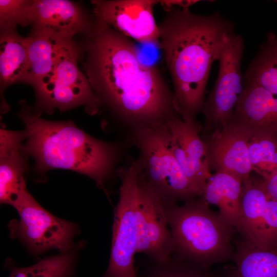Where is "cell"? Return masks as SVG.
Here are the masks:
<instances>
[{
	"instance_id": "cell-1",
	"label": "cell",
	"mask_w": 277,
	"mask_h": 277,
	"mask_svg": "<svg viewBox=\"0 0 277 277\" xmlns=\"http://www.w3.org/2000/svg\"><path fill=\"white\" fill-rule=\"evenodd\" d=\"M95 19L80 44V61L102 105L130 133L180 117L173 92L159 70L140 61L129 38Z\"/></svg>"
},
{
	"instance_id": "cell-2",
	"label": "cell",
	"mask_w": 277,
	"mask_h": 277,
	"mask_svg": "<svg viewBox=\"0 0 277 277\" xmlns=\"http://www.w3.org/2000/svg\"><path fill=\"white\" fill-rule=\"evenodd\" d=\"M167 12L158 25L159 44L172 79L174 106L183 121L196 122L211 66L235 26L218 11L202 15L171 8Z\"/></svg>"
},
{
	"instance_id": "cell-3",
	"label": "cell",
	"mask_w": 277,
	"mask_h": 277,
	"mask_svg": "<svg viewBox=\"0 0 277 277\" xmlns=\"http://www.w3.org/2000/svg\"><path fill=\"white\" fill-rule=\"evenodd\" d=\"M18 116L25 125L23 148L35 160V168L44 173L64 169L86 175L108 194L104 186L123 150L122 145L94 138L71 121H51L39 117L21 101Z\"/></svg>"
},
{
	"instance_id": "cell-4",
	"label": "cell",
	"mask_w": 277,
	"mask_h": 277,
	"mask_svg": "<svg viewBox=\"0 0 277 277\" xmlns=\"http://www.w3.org/2000/svg\"><path fill=\"white\" fill-rule=\"evenodd\" d=\"M171 231L172 255L204 267L233 259L236 229L200 196L184 205L165 206Z\"/></svg>"
},
{
	"instance_id": "cell-5",
	"label": "cell",
	"mask_w": 277,
	"mask_h": 277,
	"mask_svg": "<svg viewBox=\"0 0 277 277\" xmlns=\"http://www.w3.org/2000/svg\"><path fill=\"white\" fill-rule=\"evenodd\" d=\"M167 124L129 133L128 140L139 152L140 174L165 206L201 195L183 173L169 145Z\"/></svg>"
},
{
	"instance_id": "cell-6",
	"label": "cell",
	"mask_w": 277,
	"mask_h": 277,
	"mask_svg": "<svg viewBox=\"0 0 277 277\" xmlns=\"http://www.w3.org/2000/svg\"><path fill=\"white\" fill-rule=\"evenodd\" d=\"M80 44L72 41L62 51L52 70L33 88L36 110L51 114L84 106L87 113L96 114L102 106L86 75L80 69Z\"/></svg>"
},
{
	"instance_id": "cell-7",
	"label": "cell",
	"mask_w": 277,
	"mask_h": 277,
	"mask_svg": "<svg viewBox=\"0 0 277 277\" xmlns=\"http://www.w3.org/2000/svg\"><path fill=\"white\" fill-rule=\"evenodd\" d=\"M141 168L138 159H131L120 168V196L113 225L112 240L109 263L102 277H138L134 266L136 253V223L138 185Z\"/></svg>"
},
{
	"instance_id": "cell-8",
	"label": "cell",
	"mask_w": 277,
	"mask_h": 277,
	"mask_svg": "<svg viewBox=\"0 0 277 277\" xmlns=\"http://www.w3.org/2000/svg\"><path fill=\"white\" fill-rule=\"evenodd\" d=\"M19 221L9 225L13 237L18 238L35 253L56 249L64 252L71 246L76 233L75 225L54 216L43 208L24 189L12 204Z\"/></svg>"
},
{
	"instance_id": "cell-9",
	"label": "cell",
	"mask_w": 277,
	"mask_h": 277,
	"mask_svg": "<svg viewBox=\"0 0 277 277\" xmlns=\"http://www.w3.org/2000/svg\"><path fill=\"white\" fill-rule=\"evenodd\" d=\"M244 49L241 35L234 32L228 36L218 61L217 79L201 111L206 130L222 128L228 124L232 117L244 88L241 71Z\"/></svg>"
},
{
	"instance_id": "cell-10",
	"label": "cell",
	"mask_w": 277,
	"mask_h": 277,
	"mask_svg": "<svg viewBox=\"0 0 277 277\" xmlns=\"http://www.w3.org/2000/svg\"><path fill=\"white\" fill-rule=\"evenodd\" d=\"M137 185L136 253H143L153 261H167L172 255L173 243L165 205L140 172Z\"/></svg>"
},
{
	"instance_id": "cell-11",
	"label": "cell",
	"mask_w": 277,
	"mask_h": 277,
	"mask_svg": "<svg viewBox=\"0 0 277 277\" xmlns=\"http://www.w3.org/2000/svg\"><path fill=\"white\" fill-rule=\"evenodd\" d=\"M94 17L128 38L142 44L159 43L154 0H94Z\"/></svg>"
},
{
	"instance_id": "cell-12",
	"label": "cell",
	"mask_w": 277,
	"mask_h": 277,
	"mask_svg": "<svg viewBox=\"0 0 277 277\" xmlns=\"http://www.w3.org/2000/svg\"><path fill=\"white\" fill-rule=\"evenodd\" d=\"M92 19L77 3L67 0H33L27 26L32 32H41L72 39L79 33L86 35L93 30Z\"/></svg>"
},
{
	"instance_id": "cell-13",
	"label": "cell",
	"mask_w": 277,
	"mask_h": 277,
	"mask_svg": "<svg viewBox=\"0 0 277 277\" xmlns=\"http://www.w3.org/2000/svg\"><path fill=\"white\" fill-rule=\"evenodd\" d=\"M252 132L243 126L229 122L216 129L205 140L208 165L215 172L229 174L244 181L252 171L248 142Z\"/></svg>"
},
{
	"instance_id": "cell-14",
	"label": "cell",
	"mask_w": 277,
	"mask_h": 277,
	"mask_svg": "<svg viewBox=\"0 0 277 277\" xmlns=\"http://www.w3.org/2000/svg\"><path fill=\"white\" fill-rule=\"evenodd\" d=\"M170 131L169 145L184 175L202 195L211 175L207 146L200 135L199 124L175 117L167 123Z\"/></svg>"
},
{
	"instance_id": "cell-15",
	"label": "cell",
	"mask_w": 277,
	"mask_h": 277,
	"mask_svg": "<svg viewBox=\"0 0 277 277\" xmlns=\"http://www.w3.org/2000/svg\"><path fill=\"white\" fill-rule=\"evenodd\" d=\"M269 197L260 176L250 175L243 181L240 219L236 231L244 240L266 248L273 247L268 233Z\"/></svg>"
},
{
	"instance_id": "cell-16",
	"label": "cell",
	"mask_w": 277,
	"mask_h": 277,
	"mask_svg": "<svg viewBox=\"0 0 277 277\" xmlns=\"http://www.w3.org/2000/svg\"><path fill=\"white\" fill-rule=\"evenodd\" d=\"M252 133L277 138V94L244 81L243 92L230 121Z\"/></svg>"
},
{
	"instance_id": "cell-17",
	"label": "cell",
	"mask_w": 277,
	"mask_h": 277,
	"mask_svg": "<svg viewBox=\"0 0 277 277\" xmlns=\"http://www.w3.org/2000/svg\"><path fill=\"white\" fill-rule=\"evenodd\" d=\"M26 133L1 128L0 130V201L10 205L26 189L24 175L27 154L23 148Z\"/></svg>"
},
{
	"instance_id": "cell-18",
	"label": "cell",
	"mask_w": 277,
	"mask_h": 277,
	"mask_svg": "<svg viewBox=\"0 0 277 277\" xmlns=\"http://www.w3.org/2000/svg\"><path fill=\"white\" fill-rule=\"evenodd\" d=\"M0 84L1 113L9 110L4 98V90L9 86L22 83L27 67L28 37L19 35L15 29L1 31L0 35Z\"/></svg>"
},
{
	"instance_id": "cell-19",
	"label": "cell",
	"mask_w": 277,
	"mask_h": 277,
	"mask_svg": "<svg viewBox=\"0 0 277 277\" xmlns=\"http://www.w3.org/2000/svg\"><path fill=\"white\" fill-rule=\"evenodd\" d=\"M28 37V65L22 83L33 88L52 70L61 53L74 39L32 32Z\"/></svg>"
},
{
	"instance_id": "cell-20",
	"label": "cell",
	"mask_w": 277,
	"mask_h": 277,
	"mask_svg": "<svg viewBox=\"0 0 277 277\" xmlns=\"http://www.w3.org/2000/svg\"><path fill=\"white\" fill-rule=\"evenodd\" d=\"M243 181L224 172L211 174L201 197L217 206L221 216L236 230L240 219L241 198Z\"/></svg>"
},
{
	"instance_id": "cell-21",
	"label": "cell",
	"mask_w": 277,
	"mask_h": 277,
	"mask_svg": "<svg viewBox=\"0 0 277 277\" xmlns=\"http://www.w3.org/2000/svg\"><path fill=\"white\" fill-rule=\"evenodd\" d=\"M235 267L227 277H277V246H258L243 239L236 242Z\"/></svg>"
},
{
	"instance_id": "cell-22",
	"label": "cell",
	"mask_w": 277,
	"mask_h": 277,
	"mask_svg": "<svg viewBox=\"0 0 277 277\" xmlns=\"http://www.w3.org/2000/svg\"><path fill=\"white\" fill-rule=\"evenodd\" d=\"M244 81L277 94V35L270 32L249 64Z\"/></svg>"
},
{
	"instance_id": "cell-23",
	"label": "cell",
	"mask_w": 277,
	"mask_h": 277,
	"mask_svg": "<svg viewBox=\"0 0 277 277\" xmlns=\"http://www.w3.org/2000/svg\"><path fill=\"white\" fill-rule=\"evenodd\" d=\"M248 149L252 171L264 180L277 173V138L252 132Z\"/></svg>"
},
{
	"instance_id": "cell-24",
	"label": "cell",
	"mask_w": 277,
	"mask_h": 277,
	"mask_svg": "<svg viewBox=\"0 0 277 277\" xmlns=\"http://www.w3.org/2000/svg\"><path fill=\"white\" fill-rule=\"evenodd\" d=\"M74 262L72 254L64 253L45 258L30 266L14 268L9 277H71Z\"/></svg>"
},
{
	"instance_id": "cell-25",
	"label": "cell",
	"mask_w": 277,
	"mask_h": 277,
	"mask_svg": "<svg viewBox=\"0 0 277 277\" xmlns=\"http://www.w3.org/2000/svg\"><path fill=\"white\" fill-rule=\"evenodd\" d=\"M151 261L141 277H222L209 268L173 255L164 262Z\"/></svg>"
},
{
	"instance_id": "cell-26",
	"label": "cell",
	"mask_w": 277,
	"mask_h": 277,
	"mask_svg": "<svg viewBox=\"0 0 277 277\" xmlns=\"http://www.w3.org/2000/svg\"><path fill=\"white\" fill-rule=\"evenodd\" d=\"M33 0H1L0 30L26 26L29 8Z\"/></svg>"
},
{
	"instance_id": "cell-27",
	"label": "cell",
	"mask_w": 277,
	"mask_h": 277,
	"mask_svg": "<svg viewBox=\"0 0 277 277\" xmlns=\"http://www.w3.org/2000/svg\"><path fill=\"white\" fill-rule=\"evenodd\" d=\"M262 180L264 187L268 195L277 201V173L268 179Z\"/></svg>"
},
{
	"instance_id": "cell-28",
	"label": "cell",
	"mask_w": 277,
	"mask_h": 277,
	"mask_svg": "<svg viewBox=\"0 0 277 277\" xmlns=\"http://www.w3.org/2000/svg\"><path fill=\"white\" fill-rule=\"evenodd\" d=\"M200 2L197 0H168L160 1L161 3L165 8V9L169 10L172 6H177L180 8L189 9V8L194 4Z\"/></svg>"
},
{
	"instance_id": "cell-29",
	"label": "cell",
	"mask_w": 277,
	"mask_h": 277,
	"mask_svg": "<svg viewBox=\"0 0 277 277\" xmlns=\"http://www.w3.org/2000/svg\"><path fill=\"white\" fill-rule=\"evenodd\" d=\"M275 2L276 3H277V1H275Z\"/></svg>"
}]
</instances>
